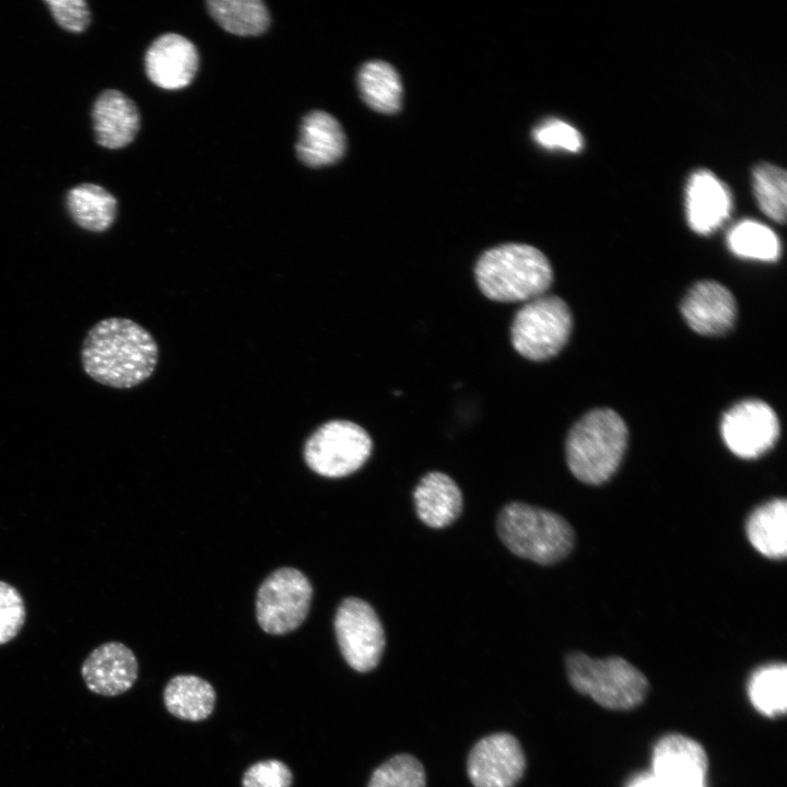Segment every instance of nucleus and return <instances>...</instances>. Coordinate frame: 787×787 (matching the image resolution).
I'll return each mask as SVG.
<instances>
[{
  "instance_id": "1",
  "label": "nucleus",
  "mask_w": 787,
  "mask_h": 787,
  "mask_svg": "<svg viewBox=\"0 0 787 787\" xmlns=\"http://www.w3.org/2000/svg\"><path fill=\"white\" fill-rule=\"evenodd\" d=\"M158 361L153 336L138 322L109 317L96 322L81 346V363L94 381L130 389L151 377Z\"/></svg>"
},
{
  "instance_id": "2",
  "label": "nucleus",
  "mask_w": 787,
  "mask_h": 787,
  "mask_svg": "<svg viewBox=\"0 0 787 787\" xmlns=\"http://www.w3.org/2000/svg\"><path fill=\"white\" fill-rule=\"evenodd\" d=\"M477 284L494 302H528L545 293L553 272L548 258L527 244H503L484 251L474 267Z\"/></svg>"
},
{
  "instance_id": "3",
  "label": "nucleus",
  "mask_w": 787,
  "mask_h": 787,
  "mask_svg": "<svg viewBox=\"0 0 787 787\" xmlns=\"http://www.w3.org/2000/svg\"><path fill=\"white\" fill-rule=\"evenodd\" d=\"M627 427L611 409H596L571 428L565 445L566 461L579 481L597 485L616 471L626 445Z\"/></svg>"
},
{
  "instance_id": "4",
  "label": "nucleus",
  "mask_w": 787,
  "mask_h": 787,
  "mask_svg": "<svg viewBox=\"0 0 787 787\" xmlns=\"http://www.w3.org/2000/svg\"><path fill=\"white\" fill-rule=\"evenodd\" d=\"M496 528L512 553L538 564L561 561L574 544L572 527L562 516L521 502H512L502 508Z\"/></svg>"
},
{
  "instance_id": "5",
  "label": "nucleus",
  "mask_w": 787,
  "mask_h": 787,
  "mask_svg": "<svg viewBox=\"0 0 787 787\" xmlns=\"http://www.w3.org/2000/svg\"><path fill=\"white\" fill-rule=\"evenodd\" d=\"M565 667L572 686L610 709H631L648 692L646 677L621 657L594 659L574 651L566 656Z\"/></svg>"
},
{
  "instance_id": "6",
  "label": "nucleus",
  "mask_w": 787,
  "mask_h": 787,
  "mask_svg": "<svg viewBox=\"0 0 787 787\" xmlns=\"http://www.w3.org/2000/svg\"><path fill=\"white\" fill-rule=\"evenodd\" d=\"M572 324L567 304L559 296L543 294L526 302L515 314L512 344L528 360H549L566 344Z\"/></svg>"
},
{
  "instance_id": "7",
  "label": "nucleus",
  "mask_w": 787,
  "mask_h": 787,
  "mask_svg": "<svg viewBox=\"0 0 787 787\" xmlns=\"http://www.w3.org/2000/svg\"><path fill=\"white\" fill-rule=\"evenodd\" d=\"M373 443L368 433L348 420L321 424L304 445L306 465L326 478H342L359 470L368 459Z\"/></svg>"
},
{
  "instance_id": "8",
  "label": "nucleus",
  "mask_w": 787,
  "mask_h": 787,
  "mask_svg": "<svg viewBox=\"0 0 787 787\" xmlns=\"http://www.w3.org/2000/svg\"><path fill=\"white\" fill-rule=\"evenodd\" d=\"M313 597L309 579L298 569L281 567L260 585L256 597V618L272 635L296 630L306 619Z\"/></svg>"
},
{
  "instance_id": "9",
  "label": "nucleus",
  "mask_w": 787,
  "mask_h": 787,
  "mask_svg": "<svg viewBox=\"0 0 787 787\" xmlns=\"http://www.w3.org/2000/svg\"><path fill=\"white\" fill-rule=\"evenodd\" d=\"M334 633L348 665L359 672L373 670L379 662L386 639L375 610L366 601L349 597L334 615Z\"/></svg>"
},
{
  "instance_id": "10",
  "label": "nucleus",
  "mask_w": 787,
  "mask_h": 787,
  "mask_svg": "<svg viewBox=\"0 0 787 787\" xmlns=\"http://www.w3.org/2000/svg\"><path fill=\"white\" fill-rule=\"evenodd\" d=\"M720 433L735 455L752 459L774 446L779 436V422L767 403L747 399L733 404L724 414Z\"/></svg>"
},
{
  "instance_id": "11",
  "label": "nucleus",
  "mask_w": 787,
  "mask_h": 787,
  "mask_svg": "<svg viewBox=\"0 0 787 787\" xmlns=\"http://www.w3.org/2000/svg\"><path fill=\"white\" fill-rule=\"evenodd\" d=\"M525 768L521 745L507 732L492 733L479 740L467 761V773L474 787H514Z\"/></svg>"
},
{
  "instance_id": "12",
  "label": "nucleus",
  "mask_w": 787,
  "mask_h": 787,
  "mask_svg": "<svg viewBox=\"0 0 787 787\" xmlns=\"http://www.w3.org/2000/svg\"><path fill=\"white\" fill-rule=\"evenodd\" d=\"M707 768L705 750L689 737L671 733L655 747L651 775L660 787H704Z\"/></svg>"
},
{
  "instance_id": "13",
  "label": "nucleus",
  "mask_w": 787,
  "mask_h": 787,
  "mask_svg": "<svg viewBox=\"0 0 787 787\" xmlns=\"http://www.w3.org/2000/svg\"><path fill=\"white\" fill-rule=\"evenodd\" d=\"M139 666L133 651L119 642H107L91 651L81 667L90 691L117 696L128 691L138 678Z\"/></svg>"
},
{
  "instance_id": "14",
  "label": "nucleus",
  "mask_w": 787,
  "mask_h": 787,
  "mask_svg": "<svg viewBox=\"0 0 787 787\" xmlns=\"http://www.w3.org/2000/svg\"><path fill=\"white\" fill-rule=\"evenodd\" d=\"M198 63L196 46L175 33L157 37L150 45L144 58L148 78L165 90L187 86L196 75Z\"/></svg>"
},
{
  "instance_id": "15",
  "label": "nucleus",
  "mask_w": 787,
  "mask_h": 787,
  "mask_svg": "<svg viewBox=\"0 0 787 787\" xmlns=\"http://www.w3.org/2000/svg\"><path fill=\"white\" fill-rule=\"evenodd\" d=\"M681 312L686 324L697 333L718 336L732 328L737 304L726 286L705 280L689 290L681 304Z\"/></svg>"
},
{
  "instance_id": "16",
  "label": "nucleus",
  "mask_w": 787,
  "mask_h": 787,
  "mask_svg": "<svg viewBox=\"0 0 787 787\" xmlns=\"http://www.w3.org/2000/svg\"><path fill=\"white\" fill-rule=\"evenodd\" d=\"M732 199L727 186L713 173H693L685 190V212L690 227L697 234H709L729 216Z\"/></svg>"
},
{
  "instance_id": "17",
  "label": "nucleus",
  "mask_w": 787,
  "mask_h": 787,
  "mask_svg": "<svg viewBox=\"0 0 787 787\" xmlns=\"http://www.w3.org/2000/svg\"><path fill=\"white\" fill-rule=\"evenodd\" d=\"M96 142L107 149L131 143L140 127L139 110L132 99L118 90L102 92L92 109Z\"/></svg>"
},
{
  "instance_id": "18",
  "label": "nucleus",
  "mask_w": 787,
  "mask_h": 787,
  "mask_svg": "<svg viewBox=\"0 0 787 787\" xmlns=\"http://www.w3.org/2000/svg\"><path fill=\"white\" fill-rule=\"evenodd\" d=\"M346 139L339 121L322 110H313L302 120L296 143L298 158L310 167L339 161L345 151Z\"/></svg>"
},
{
  "instance_id": "19",
  "label": "nucleus",
  "mask_w": 787,
  "mask_h": 787,
  "mask_svg": "<svg viewBox=\"0 0 787 787\" xmlns=\"http://www.w3.org/2000/svg\"><path fill=\"white\" fill-rule=\"evenodd\" d=\"M419 518L428 527L444 528L453 524L462 510V494L447 474L433 471L425 474L413 492Z\"/></svg>"
},
{
  "instance_id": "20",
  "label": "nucleus",
  "mask_w": 787,
  "mask_h": 787,
  "mask_svg": "<svg viewBox=\"0 0 787 787\" xmlns=\"http://www.w3.org/2000/svg\"><path fill=\"white\" fill-rule=\"evenodd\" d=\"M750 543L770 559H784L787 553V504L783 498L772 500L749 516L745 524Z\"/></svg>"
},
{
  "instance_id": "21",
  "label": "nucleus",
  "mask_w": 787,
  "mask_h": 787,
  "mask_svg": "<svg viewBox=\"0 0 787 787\" xmlns=\"http://www.w3.org/2000/svg\"><path fill=\"white\" fill-rule=\"evenodd\" d=\"M163 698L166 709L175 717L200 721L212 714L216 694L207 680L193 674H179L168 681Z\"/></svg>"
},
{
  "instance_id": "22",
  "label": "nucleus",
  "mask_w": 787,
  "mask_h": 787,
  "mask_svg": "<svg viewBox=\"0 0 787 787\" xmlns=\"http://www.w3.org/2000/svg\"><path fill=\"white\" fill-rule=\"evenodd\" d=\"M66 204L77 225L94 233L107 231L117 214L116 198L96 184H81L70 189Z\"/></svg>"
},
{
  "instance_id": "23",
  "label": "nucleus",
  "mask_w": 787,
  "mask_h": 787,
  "mask_svg": "<svg viewBox=\"0 0 787 787\" xmlns=\"http://www.w3.org/2000/svg\"><path fill=\"white\" fill-rule=\"evenodd\" d=\"M364 102L374 110L393 114L401 107L402 83L396 69L380 60L366 62L357 75Z\"/></svg>"
},
{
  "instance_id": "24",
  "label": "nucleus",
  "mask_w": 787,
  "mask_h": 787,
  "mask_svg": "<svg viewBox=\"0 0 787 787\" xmlns=\"http://www.w3.org/2000/svg\"><path fill=\"white\" fill-rule=\"evenodd\" d=\"M207 5L212 17L235 35H259L269 26V12L259 0H211Z\"/></svg>"
},
{
  "instance_id": "25",
  "label": "nucleus",
  "mask_w": 787,
  "mask_h": 787,
  "mask_svg": "<svg viewBox=\"0 0 787 787\" xmlns=\"http://www.w3.org/2000/svg\"><path fill=\"white\" fill-rule=\"evenodd\" d=\"M753 706L763 715L776 717L787 708V669L785 663H771L757 669L749 682Z\"/></svg>"
},
{
  "instance_id": "26",
  "label": "nucleus",
  "mask_w": 787,
  "mask_h": 787,
  "mask_svg": "<svg viewBox=\"0 0 787 787\" xmlns=\"http://www.w3.org/2000/svg\"><path fill=\"white\" fill-rule=\"evenodd\" d=\"M727 244L735 255L747 259L775 261L780 254V243L774 231L754 220L733 225L728 232Z\"/></svg>"
},
{
  "instance_id": "27",
  "label": "nucleus",
  "mask_w": 787,
  "mask_h": 787,
  "mask_svg": "<svg viewBox=\"0 0 787 787\" xmlns=\"http://www.w3.org/2000/svg\"><path fill=\"white\" fill-rule=\"evenodd\" d=\"M753 188L761 210L772 220L786 219V172L779 166L761 163L753 171Z\"/></svg>"
},
{
  "instance_id": "28",
  "label": "nucleus",
  "mask_w": 787,
  "mask_h": 787,
  "mask_svg": "<svg viewBox=\"0 0 787 787\" xmlns=\"http://www.w3.org/2000/svg\"><path fill=\"white\" fill-rule=\"evenodd\" d=\"M426 775L422 763L410 754H397L372 774L367 787H425Z\"/></svg>"
},
{
  "instance_id": "29",
  "label": "nucleus",
  "mask_w": 787,
  "mask_h": 787,
  "mask_svg": "<svg viewBox=\"0 0 787 787\" xmlns=\"http://www.w3.org/2000/svg\"><path fill=\"white\" fill-rule=\"evenodd\" d=\"M26 619L25 603L15 587L0 580V645L12 641Z\"/></svg>"
},
{
  "instance_id": "30",
  "label": "nucleus",
  "mask_w": 787,
  "mask_h": 787,
  "mask_svg": "<svg viewBox=\"0 0 787 787\" xmlns=\"http://www.w3.org/2000/svg\"><path fill=\"white\" fill-rule=\"evenodd\" d=\"M535 141L547 149L578 152L583 148V137L572 125L555 118L537 126L532 132Z\"/></svg>"
},
{
  "instance_id": "31",
  "label": "nucleus",
  "mask_w": 787,
  "mask_h": 787,
  "mask_svg": "<svg viewBox=\"0 0 787 787\" xmlns=\"http://www.w3.org/2000/svg\"><path fill=\"white\" fill-rule=\"evenodd\" d=\"M293 774L279 760L259 761L249 766L242 780L243 787H291Z\"/></svg>"
},
{
  "instance_id": "32",
  "label": "nucleus",
  "mask_w": 787,
  "mask_h": 787,
  "mask_svg": "<svg viewBox=\"0 0 787 787\" xmlns=\"http://www.w3.org/2000/svg\"><path fill=\"white\" fill-rule=\"evenodd\" d=\"M56 22L64 30L80 33L91 22V12L83 0H48L45 2Z\"/></svg>"
},
{
  "instance_id": "33",
  "label": "nucleus",
  "mask_w": 787,
  "mask_h": 787,
  "mask_svg": "<svg viewBox=\"0 0 787 787\" xmlns=\"http://www.w3.org/2000/svg\"><path fill=\"white\" fill-rule=\"evenodd\" d=\"M629 787H660L651 774L636 777Z\"/></svg>"
}]
</instances>
